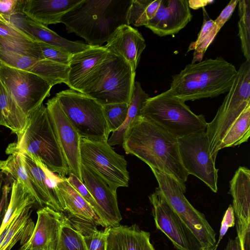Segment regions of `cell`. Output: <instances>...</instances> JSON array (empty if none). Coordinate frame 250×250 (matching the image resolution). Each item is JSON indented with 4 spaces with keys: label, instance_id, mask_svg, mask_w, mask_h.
<instances>
[{
    "label": "cell",
    "instance_id": "obj_1",
    "mask_svg": "<svg viewBox=\"0 0 250 250\" xmlns=\"http://www.w3.org/2000/svg\"><path fill=\"white\" fill-rule=\"evenodd\" d=\"M122 146L126 154L135 155L150 168L170 176L186 192L189 174L181 162L178 139L141 115L127 127Z\"/></svg>",
    "mask_w": 250,
    "mask_h": 250
},
{
    "label": "cell",
    "instance_id": "obj_2",
    "mask_svg": "<svg viewBox=\"0 0 250 250\" xmlns=\"http://www.w3.org/2000/svg\"><path fill=\"white\" fill-rule=\"evenodd\" d=\"M132 0H82L61 19L68 33H74L90 45L102 46L119 26L127 24Z\"/></svg>",
    "mask_w": 250,
    "mask_h": 250
},
{
    "label": "cell",
    "instance_id": "obj_3",
    "mask_svg": "<svg viewBox=\"0 0 250 250\" xmlns=\"http://www.w3.org/2000/svg\"><path fill=\"white\" fill-rule=\"evenodd\" d=\"M232 63L221 57L186 65L172 76L168 90L184 101L213 98L228 92L237 75Z\"/></svg>",
    "mask_w": 250,
    "mask_h": 250
},
{
    "label": "cell",
    "instance_id": "obj_4",
    "mask_svg": "<svg viewBox=\"0 0 250 250\" xmlns=\"http://www.w3.org/2000/svg\"><path fill=\"white\" fill-rule=\"evenodd\" d=\"M135 74L126 61L109 52L103 62L83 83L79 92L102 105L129 104Z\"/></svg>",
    "mask_w": 250,
    "mask_h": 250
},
{
    "label": "cell",
    "instance_id": "obj_5",
    "mask_svg": "<svg viewBox=\"0 0 250 250\" xmlns=\"http://www.w3.org/2000/svg\"><path fill=\"white\" fill-rule=\"evenodd\" d=\"M13 143L19 149L38 158L51 172L62 178L69 174L47 109L42 104L27 117L26 126Z\"/></svg>",
    "mask_w": 250,
    "mask_h": 250
},
{
    "label": "cell",
    "instance_id": "obj_6",
    "mask_svg": "<svg viewBox=\"0 0 250 250\" xmlns=\"http://www.w3.org/2000/svg\"><path fill=\"white\" fill-rule=\"evenodd\" d=\"M141 115L177 139L206 131L207 125L203 115L195 114L185 102L168 90L148 98L141 109Z\"/></svg>",
    "mask_w": 250,
    "mask_h": 250
},
{
    "label": "cell",
    "instance_id": "obj_7",
    "mask_svg": "<svg viewBox=\"0 0 250 250\" xmlns=\"http://www.w3.org/2000/svg\"><path fill=\"white\" fill-rule=\"evenodd\" d=\"M250 105V61L246 60L217 112L207 123L206 133L211 157L216 160L226 132L242 111Z\"/></svg>",
    "mask_w": 250,
    "mask_h": 250
},
{
    "label": "cell",
    "instance_id": "obj_8",
    "mask_svg": "<svg viewBox=\"0 0 250 250\" xmlns=\"http://www.w3.org/2000/svg\"><path fill=\"white\" fill-rule=\"evenodd\" d=\"M55 97L81 138L107 142L110 132L102 105L71 89L61 91Z\"/></svg>",
    "mask_w": 250,
    "mask_h": 250
},
{
    "label": "cell",
    "instance_id": "obj_9",
    "mask_svg": "<svg viewBox=\"0 0 250 250\" xmlns=\"http://www.w3.org/2000/svg\"><path fill=\"white\" fill-rule=\"evenodd\" d=\"M158 184L157 188L199 241L202 249L214 248L216 233L204 214L188 202L176 181L162 171L150 168Z\"/></svg>",
    "mask_w": 250,
    "mask_h": 250
},
{
    "label": "cell",
    "instance_id": "obj_10",
    "mask_svg": "<svg viewBox=\"0 0 250 250\" xmlns=\"http://www.w3.org/2000/svg\"><path fill=\"white\" fill-rule=\"evenodd\" d=\"M80 152L81 164L96 172L113 191L128 187L129 175L127 161L107 141L81 138Z\"/></svg>",
    "mask_w": 250,
    "mask_h": 250
},
{
    "label": "cell",
    "instance_id": "obj_11",
    "mask_svg": "<svg viewBox=\"0 0 250 250\" xmlns=\"http://www.w3.org/2000/svg\"><path fill=\"white\" fill-rule=\"evenodd\" d=\"M0 80L27 117L50 96L52 87L37 75L1 63Z\"/></svg>",
    "mask_w": 250,
    "mask_h": 250
},
{
    "label": "cell",
    "instance_id": "obj_12",
    "mask_svg": "<svg viewBox=\"0 0 250 250\" xmlns=\"http://www.w3.org/2000/svg\"><path fill=\"white\" fill-rule=\"evenodd\" d=\"M182 165L188 172L203 181L214 192L218 190V169L210 156L206 131L178 139Z\"/></svg>",
    "mask_w": 250,
    "mask_h": 250
},
{
    "label": "cell",
    "instance_id": "obj_13",
    "mask_svg": "<svg viewBox=\"0 0 250 250\" xmlns=\"http://www.w3.org/2000/svg\"><path fill=\"white\" fill-rule=\"evenodd\" d=\"M156 227L179 250H200L199 241L174 211L159 189L149 196Z\"/></svg>",
    "mask_w": 250,
    "mask_h": 250
},
{
    "label": "cell",
    "instance_id": "obj_14",
    "mask_svg": "<svg viewBox=\"0 0 250 250\" xmlns=\"http://www.w3.org/2000/svg\"><path fill=\"white\" fill-rule=\"evenodd\" d=\"M46 105L54 132L68 168L69 174H74L83 182L80 152L81 138L65 115L55 96L48 100Z\"/></svg>",
    "mask_w": 250,
    "mask_h": 250
},
{
    "label": "cell",
    "instance_id": "obj_15",
    "mask_svg": "<svg viewBox=\"0 0 250 250\" xmlns=\"http://www.w3.org/2000/svg\"><path fill=\"white\" fill-rule=\"evenodd\" d=\"M0 63L37 75L52 86L66 84L69 66L46 59H39L6 49H0Z\"/></svg>",
    "mask_w": 250,
    "mask_h": 250
},
{
    "label": "cell",
    "instance_id": "obj_16",
    "mask_svg": "<svg viewBox=\"0 0 250 250\" xmlns=\"http://www.w3.org/2000/svg\"><path fill=\"white\" fill-rule=\"evenodd\" d=\"M187 0H161L154 16L145 26L160 37L178 33L191 21Z\"/></svg>",
    "mask_w": 250,
    "mask_h": 250
},
{
    "label": "cell",
    "instance_id": "obj_17",
    "mask_svg": "<svg viewBox=\"0 0 250 250\" xmlns=\"http://www.w3.org/2000/svg\"><path fill=\"white\" fill-rule=\"evenodd\" d=\"M6 149L17 152L24 167L38 185L42 194L44 206L59 212H65L57 193L56 186L62 177L49 170L40 159L33 157L17 148L13 143Z\"/></svg>",
    "mask_w": 250,
    "mask_h": 250
},
{
    "label": "cell",
    "instance_id": "obj_18",
    "mask_svg": "<svg viewBox=\"0 0 250 250\" xmlns=\"http://www.w3.org/2000/svg\"><path fill=\"white\" fill-rule=\"evenodd\" d=\"M83 182L94 198L102 213L105 228L118 226L122 219L117 202V193L94 170L82 165Z\"/></svg>",
    "mask_w": 250,
    "mask_h": 250
},
{
    "label": "cell",
    "instance_id": "obj_19",
    "mask_svg": "<svg viewBox=\"0 0 250 250\" xmlns=\"http://www.w3.org/2000/svg\"><path fill=\"white\" fill-rule=\"evenodd\" d=\"M37 220L33 233L26 243L28 250H57L65 216L48 207L37 211Z\"/></svg>",
    "mask_w": 250,
    "mask_h": 250
},
{
    "label": "cell",
    "instance_id": "obj_20",
    "mask_svg": "<svg viewBox=\"0 0 250 250\" xmlns=\"http://www.w3.org/2000/svg\"><path fill=\"white\" fill-rule=\"evenodd\" d=\"M229 193L236 217V230L240 240L250 233V170L240 167L230 181Z\"/></svg>",
    "mask_w": 250,
    "mask_h": 250
},
{
    "label": "cell",
    "instance_id": "obj_21",
    "mask_svg": "<svg viewBox=\"0 0 250 250\" xmlns=\"http://www.w3.org/2000/svg\"><path fill=\"white\" fill-rule=\"evenodd\" d=\"M104 46L109 52L126 61L133 71L136 72L146 43L142 35L136 29L123 24L115 30Z\"/></svg>",
    "mask_w": 250,
    "mask_h": 250
},
{
    "label": "cell",
    "instance_id": "obj_22",
    "mask_svg": "<svg viewBox=\"0 0 250 250\" xmlns=\"http://www.w3.org/2000/svg\"><path fill=\"white\" fill-rule=\"evenodd\" d=\"M9 23L34 41L61 48L71 54L82 51L91 46L80 42H73L64 39L47 26L31 20L22 14L13 15Z\"/></svg>",
    "mask_w": 250,
    "mask_h": 250
},
{
    "label": "cell",
    "instance_id": "obj_23",
    "mask_svg": "<svg viewBox=\"0 0 250 250\" xmlns=\"http://www.w3.org/2000/svg\"><path fill=\"white\" fill-rule=\"evenodd\" d=\"M109 51L104 46L91 45L72 54L66 85L79 92L83 83L106 58Z\"/></svg>",
    "mask_w": 250,
    "mask_h": 250
},
{
    "label": "cell",
    "instance_id": "obj_24",
    "mask_svg": "<svg viewBox=\"0 0 250 250\" xmlns=\"http://www.w3.org/2000/svg\"><path fill=\"white\" fill-rule=\"evenodd\" d=\"M82 0H22L21 14L45 26L61 23L62 17Z\"/></svg>",
    "mask_w": 250,
    "mask_h": 250
},
{
    "label": "cell",
    "instance_id": "obj_25",
    "mask_svg": "<svg viewBox=\"0 0 250 250\" xmlns=\"http://www.w3.org/2000/svg\"><path fill=\"white\" fill-rule=\"evenodd\" d=\"M106 250H155L150 241V233L133 224L119 225L107 229Z\"/></svg>",
    "mask_w": 250,
    "mask_h": 250
},
{
    "label": "cell",
    "instance_id": "obj_26",
    "mask_svg": "<svg viewBox=\"0 0 250 250\" xmlns=\"http://www.w3.org/2000/svg\"><path fill=\"white\" fill-rule=\"evenodd\" d=\"M57 191L65 212L81 219L105 227L91 206L68 182L66 178H61L56 186Z\"/></svg>",
    "mask_w": 250,
    "mask_h": 250
},
{
    "label": "cell",
    "instance_id": "obj_27",
    "mask_svg": "<svg viewBox=\"0 0 250 250\" xmlns=\"http://www.w3.org/2000/svg\"><path fill=\"white\" fill-rule=\"evenodd\" d=\"M33 206L26 208L0 235V250H10L18 242L21 246L30 238L35 228L31 218Z\"/></svg>",
    "mask_w": 250,
    "mask_h": 250
},
{
    "label": "cell",
    "instance_id": "obj_28",
    "mask_svg": "<svg viewBox=\"0 0 250 250\" xmlns=\"http://www.w3.org/2000/svg\"><path fill=\"white\" fill-rule=\"evenodd\" d=\"M9 154L5 160L0 161V170L8 176L21 183L35 199L36 203L44 207V200L38 185L26 171L20 155L16 152L6 149Z\"/></svg>",
    "mask_w": 250,
    "mask_h": 250
},
{
    "label": "cell",
    "instance_id": "obj_29",
    "mask_svg": "<svg viewBox=\"0 0 250 250\" xmlns=\"http://www.w3.org/2000/svg\"><path fill=\"white\" fill-rule=\"evenodd\" d=\"M0 113L3 125L17 135L24 129L27 122L25 115L9 90L0 80Z\"/></svg>",
    "mask_w": 250,
    "mask_h": 250
},
{
    "label": "cell",
    "instance_id": "obj_30",
    "mask_svg": "<svg viewBox=\"0 0 250 250\" xmlns=\"http://www.w3.org/2000/svg\"><path fill=\"white\" fill-rule=\"evenodd\" d=\"M35 204V199L23 185L14 179L11 184L10 201L0 226V235L26 208Z\"/></svg>",
    "mask_w": 250,
    "mask_h": 250
},
{
    "label": "cell",
    "instance_id": "obj_31",
    "mask_svg": "<svg viewBox=\"0 0 250 250\" xmlns=\"http://www.w3.org/2000/svg\"><path fill=\"white\" fill-rule=\"evenodd\" d=\"M149 97V95L142 88L141 83L139 82H135L126 118L122 126L113 132L111 136L108 138L107 143L109 146H112L122 144L127 127L133 121L141 116V109Z\"/></svg>",
    "mask_w": 250,
    "mask_h": 250
},
{
    "label": "cell",
    "instance_id": "obj_32",
    "mask_svg": "<svg viewBox=\"0 0 250 250\" xmlns=\"http://www.w3.org/2000/svg\"><path fill=\"white\" fill-rule=\"evenodd\" d=\"M250 135V105L240 114L223 138L219 150L239 146L248 141Z\"/></svg>",
    "mask_w": 250,
    "mask_h": 250
},
{
    "label": "cell",
    "instance_id": "obj_33",
    "mask_svg": "<svg viewBox=\"0 0 250 250\" xmlns=\"http://www.w3.org/2000/svg\"><path fill=\"white\" fill-rule=\"evenodd\" d=\"M202 8L203 22L201 30L197 40L190 44L187 51L194 50L191 63L202 61L206 50L219 32L214 21L209 18L205 7Z\"/></svg>",
    "mask_w": 250,
    "mask_h": 250
},
{
    "label": "cell",
    "instance_id": "obj_34",
    "mask_svg": "<svg viewBox=\"0 0 250 250\" xmlns=\"http://www.w3.org/2000/svg\"><path fill=\"white\" fill-rule=\"evenodd\" d=\"M0 37L26 50L32 57L44 59L38 42L11 24L0 21Z\"/></svg>",
    "mask_w": 250,
    "mask_h": 250
},
{
    "label": "cell",
    "instance_id": "obj_35",
    "mask_svg": "<svg viewBox=\"0 0 250 250\" xmlns=\"http://www.w3.org/2000/svg\"><path fill=\"white\" fill-rule=\"evenodd\" d=\"M161 0H132L128 8L127 25L136 27L146 25L155 16Z\"/></svg>",
    "mask_w": 250,
    "mask_h": 250
},
{
    "label": "cell",
    "instance_id": "obj_36",
    "mask_svg": "<svg viewBox=\"0 0 250 250\" xmlns=\"http://www.w3.org/2000/svg\"><path fill=\"white\" fill-rule=\"evenodd\" d=\"M238 36L242 52L247 61H250V0H239Z\"/></svg>",
    "mask_w": 250,
    "mask_h": 250
},
{
    "label": "cell",
    "instance_id": "obj_37",
    "mask_svg": "<svg viewBox=\"0 0 250 250\" xmlns=\"http://www.w3.org/2000/svg\"><path fill=\"white\" fill-rule=\"evenodd\" d=\"M57 250H87L83 236L71 225L66 216L62 226Z\"/></svg>",
    "mask_w": 250,
    "mask_h": 250
},
{
    "label": "cell",
    "instance_id": "obj_38",
    "mask_svg": "<svg viewBox=\"0 0 250 250\" xmlns=\"http://www.w3.org/2000/svg\"><path fill=\"white\" fill-rule=\"evenodd\" d=\"M110 132H114L124 124L127 117L129 104H111L103 105Z\"/></svg>",
    "mask_w": 250,
    "mask_h": 250
},
{
    "label": "cell",
    "instance_id": "obj_39",
    "mask_svg": "<svg viewBox=\"0 0 250 250\" xmlns=\"http://www.w3.org/2000/svg\"><path fill=\"white\" fill-rule=\"evenodd\" d=\"M38 44L44 59L68 66L71 54L61 48L44 42H38Z\"/></svg>",
    "mask_w": 250,
    "mask_h": 250
},
{
    "label": "cell",
    "instance_id": "obj_40",
    "mask_svg": "<svg viewBox=\"0 0 250 250\" xmlns=\"http://www.w3.org/2000/svg\"><path fill=\"white\" fill-rule=\"evenodd\" d=\"M66 179L68 182L91 206L96 215L103 222L102 211L83 183L72 173H69V176L68 178H66Z\"/></svg>",
    "mask_w": 250,
    "mask_h": 250
},
{
    "label": "cell",
    "instance_id": "obj_41",
    "mask_svg": "<svg viewBox=\"0 0 250 250\" xmlns=\"http://www.w3.org/2000/svg\"><path fill=\"white\" fill-rule=\"evenodd\" d=\"M22 0H0V14L9 23L11 17L21 12Z\"/></svg>",
    "mask_w": 250,
    "mask_h": 250
},
{
    "label": "cell",
    "instance_id": "obj_42",
    "mask_svg": "<svg viewBox=\"0 0 250 250\" xmlns=\"http://www.w3.org/2000/svg\"><path fill=\"white\" fill-rule=\"evenodd\" d=\"M235 219L233 209L232 205H230L226 210L224 215L221 223L219 239L215 246V249H217L218 247V244L220 242V241L223 236L226 234L228 229L234 226L235 224Z\"/></svg>",
    "mask_w": 250,
    "mask_h": 250
},
{
    "label": "cell",
    "instance_id": "obj_43",
    "mask_svg": "<svg viewBox=\"0 0 250 250\" xmlns=\"http://www.w3.org/2000/svg\"><path fill=\"white\" fill-rule=\"evenodd\" d=\"M239 0H231L222 11L219 16L214 21L218 31L231 16Z\"/></svg>",
    "mask_w": 250,
    "mask_h": 250
},
{
    "label": "cell",
    "instance_id": "obj_44",
    "mask_svg": "<svg viewBox=\"0 0 250 250\" xmlns=\"http://www.w3.org/2000/svg\"><path fill=\"white\" fill-rule=\"evenodd\" d=\"M224 250H250V239L242 243L238 236L234 239H229Z\"/></svg>",
    "mask_w": 250,
    "mask_h": 250
},
{
    "label": "cell",
    "instance_id": "obj_45",
    "mask_svg": "<svg viewBox=\"0 0 250 250\" xmlns=\"http://www.w3.org/2000/svg\"><path fill=\"white\" fill-rule=\"evenodd\" d=\"M0 49H6L17 53H22L23 50L21 48L7 41L0 37Z\"/></svg>",
    "mask_w": 250,
    "mask_h": 250
},
{
    "label": "cell",
    "instance_id": "obj_46",
    "mask_svg": "<svg viewBox=\"0 0 250 250\" xmlns=\"http://www.w3.org/2000/svg\"><path fill=\"white\" fill-rule=\"evenodd\" d=\"M18 250H28L27 248L26 243L24 245L21 246V247Z\"/></svg>",
    "mask_w": 250,
    "mask_h": 250
},
{
    "label": "cell",
    "instance_id": "obj_47",
    "mask_svg": "<svg viewBox=\"0 0 250 250\" xmlns=\"http://www.w3.org/2000/svg\"><path fill=\"white\" fill-rule=\"evenodd\" d=\"M0 21L7 23L6 21L3 18V17L0 14Z\"/></svg>",
    "mask_w": 250,
    "mask_h": 250
},
{
    "label": "cell",
    "instance_id": "obj_48",
    "mask_svg": "<svg viewBox=\"0 0 250 250\" xmlns=\"http://www.w3.org/2000/svg\"><path fill=\"white\" fill-rule=\"evenodd\" d=\"M200 250H216V249L215 248V247L212 248H209V249H201Z\"/></svg>",
    "mask_w": 250,
    "mask_h": 250
},
{
    "label": "cell",
    "instance_id": "obj_49",
    "mask_svg": "<svg viewBox=\"0 0 250 250\" xmlns=\"http://www.w3.org/2000/svg\"><path fill=\"white\" fill-rule=\"evenodd\" d=\"M0 125H3V121H2V117L1 116L0 113Z\"/></svg>",
    "mask_w": 250,
    "mask_h": 250
},
{
    "label": "cell",
    "instance_id": "obj_50",
    "mask_svg": "<svg viewBox=\"0 0 250 250\" xmlns=\"http://www.w3.org/2000/svg\"><path fill=\"white\" fill-rule=\"evenodd\" d=\"M2 172L1 171H0V179L1 178H2Z\"/></svg>",
    "mask_w": 250,
    "mask_h": 250
}]
</instances>
